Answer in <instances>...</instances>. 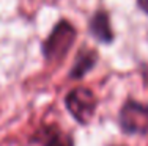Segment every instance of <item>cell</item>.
Here are the masks:
<instances>
[{
  "instance_id": "52a82bcc",
  "label": "cell",
  "mask_w": 148,
  "mask_h": 146,
  "mask_svg": "<svg viewBox=\"0 0 148 146\" xmlns=\"http://www.w3.org/2000/svg\"><path fill=\"white\" fill-rule=\"evenodd\" d=\"M137 5H139V8L142 10L143 13L148 14V0H137Z\"/></svg>"
},
{
  "instance_id": "ba28073f",
  "label": "cell",
  "mask_w": 148,
  "mask_h": 146,
  "mask_svg": "<svg viewBox=\"0 0 148 146\" xmlns=\"http://www.w3.org/2000/svg\"><path fill=\"white\" fill-rule=\"evenodd\" d=\"M145 82H147V85H148V69L145 71Z\"/></svg>"
},
{
  "instance_id": "7a4b0ae2",
  "label": "cell",
  "mask_w": 148,
  "mask_h": 146,
  "mask_svg": "<svg viewBox=\"0 0 148 146\" xmlns=\"http://www.w3.org/2000/svg\"><path fill=\"white\" fill-rule=\"evenodd\" d=\"M66 109L80 124H87L96 109V97L88 88H74L66 96Z\"/></svg>"
},
{
  "instance_id": "6da1fadb",
  "label": "cell",
  "mask_w": 148,
  "mask_h": 146,
  "mask_svg": "<svg viewBox=\"0 0 148 146\" xmlns=\"http://www.w3.org/2000/svg\"><path fill=\"white\" fill-rule=\"evenodd\" d=\"M74 38H76V29L68 20H60L43 44L44 57L49 61L62 60L71 49Z\"/></svg>"
},
{
  "instance_id": "5b68a950",
  "label": "cell",
  "mask_w": 148,
  "mask_h": 146,
  "mask_svg": "<svg viewBox=\"0 0 148 146\" xmlns=\"http://www.w3.org/2000/svg\"><path fill=\"white\" fill-rule=\"evenodd\" d=\"M96 60H98V55L93 49H82L76 57V61H74V66L71 69V77L80 79L84 74H87L93 68Z\"/></svg>"
},
{
  "instance_id": "277c9868",
  "label": "cell",
  "mask_w": 148,
  "mask_h": 146,
  "mask_svg": "<svg viewBox=\"0 0 148 146\" xmlns=\"http://www.w3.org/2000/svg\"><path fill=\"white\" fill-rule=\"evenodd\" d=\"M90 33L101 43H110L114 39L109 17L104 11H98L90 20Z\"/></svg>"
},
{
  "instance_id": "8992f818",
  "label": "cell",
  "mask_w": 148,
  "mask_h": 146,
  "mask_svg": "<svg viewBox=\"0 0 148 146\" xmlns=\"http://www.w3.org/2000/svg\"><path fill=\"white\" fill-rule=\"evenodd\" d=\"M41 141H43L44 146H74L73 138L66 132L60 130L58 127L54 126L46 127L43 137H41Z\"/></svg>"
},
{
  "instance_id": "3957f363",
  "label": "cell",
  "mask_w": 148,
  "mask_h": 146,
  "mask_svg": "<svg viewBox=\"0 0 148 146\" xmlns=\"http://www.w3.org/2000/svg\"><path fill=\"white\" fill-rule=\"evenodd\" d=\"M121 129L128 134H147L148 132V105L129 101L120 112Z\"/></svg>"
}]
</instances>
